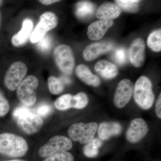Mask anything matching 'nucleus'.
Returning <instances> with one entry per match:
<instances>
[{
    "mask_svg": "<svg viewBox=\"0 0 161 161\" xmlns=\"http://www.w3.org/2000/svg\"><path fill=\"white\" fill-rule=\"evenodd\" d=\"M26 140L22 136L4 132L0 134V154L11 158H19L25 155L28 150Z\"/></svg>",
    "mask_w": 161,
    "mask_h": 161,
    "instance_id": "obj_1",
    "label": "nucleus"
},
{
    "mask_svg": "<svg viewBox=\"0 0 161 161\" xmlns=\"http://www.w3.org/2000/svg\"><path fill=\"white\" fill-rule=\"evenodd\" d=\"M133 94L136 102L143 109H149L153 105L155 95L153 91L152 82L146 76H141L136 80Z\"/></svg>",
    "mask_w": 161,
    "mask_h": 161,
    "instance_id": "obj_2",
    "label": "nucleus"
},
{
    "mask_svg": "<svg viewBox=\"0 0 161 161\" xmlns=\"http://www.w3.org/2000/svg\"><path fill=\"white\" fill-rule=\"evenodd\" d=\"M39 84L38 78L32 75L27 76L22 80L17 88L18 98L22 103L28 107L35 104Z\"/></svg>",
    "mask_w": 161,
    "mask_h": 161,
    "instance_id": "obj_3",
    "label": "nucleus"
},
{
    "mask_svg": "<svg viewBox=\"0 0 161 161\" xmlns=\"http://www.w3.org/2000/svg\"><path fill=\"white\" fill-rule=\"evenodd\" d=\"M98 127V124L95 122L73 124L69 129V135L75 142L87 144L94 139Z\"/></svg>",
    "mask_w": 161,
    "mask_h": 161,
    "instance_id": "obj_4",
    "label": "nucleus"
},
{
    "mask_svg": "<svg viewBox=\"0 0 161 161\" xmlns=\"http://www.w3.org/2000/svg\"><path fill=\"white\" fill-rule=\"evenodd\" d=\"M53 54L55 62L59 69L65 75H71L75 65L71 48L66 44H60L55 48Z\"/></svg>",
    "mask_w": 161,
    "mask_h": 161,
    "instance_id": "obj_5",
    "label": "nucleus"
},
{
    "mask_svg": "<svg viewBox=\"0 0 161 161\" xmlns=\"http://www.w3.org/2000/svg\"><path fill=\"white\" fill-rule=\"evenodd\" d=\"M72 147L73 143L69 138L63 136H56L40 147L38 153L41 157L46 158L57 153L69 151Z\"/></svg>",
    "mask_w": 161,
    "mask_h": 161,
    "instance_id": "obj_6",
    "label": "nucleus"
},
{
    "mask_svg": "<svg viewBox=\"0 0 161 161\" xmlns=\"http://www.w3.org/2000/svg\"><path fill=\"white\" fill-rule=\"evenodd\" d=\"M58 23V17L54 13L46 12L43 13L40 16V22L31 35V42L38 43L47 32L55 28Z\"/></svg>",
    "mask_w": 161,
    "mask_h": 161,
    "instance_id": "obj_7",
    "label": "nucleus"
},
{
    "mask_svg": "<svg viewBox=\"0 0 161 161\" xmlns=\"http://www.w3.org/2000/svg\"><path fill=\"white\" fill-rule=\"evenodd\" d=\"M27 72V67L23 62L17 61L13 63L4 77L5 86L9 91H15L24 79Z\"/></svg>",
    "mask_w": 161,
    "mask_h": 161,
    "instance_id": "obj_8",
    "label": "nucleus"
},
{
    "mask_svg": "<svg viewBox=\"0 0 161 161\" xmlns=\"http://www.w3.org/2000/svg\"><path fill=\"white\" fill-rule=\"evenodd\" d=\"M134 85L131 80L124 79L119 81L114 95V104L116 108H122L129 103L132 97Z\"/></svg>",
    "mask_w": 161,
    "mask_h": 161,
    "instance_id": "obj_9",
    "label": "nucleus"
},
{
    "mask_svg": "<svg viewBox=\"0 0 161 161\" xmlns=\"http://www.w3.org/2000/svg\"><path fill=\"white\" fill-rule=\"evenodd\" d=\"M16 122L21 129L29 135L39 132L43 125V118L31 111L16 119Z\"/></svg>",
    "mask_w": 161,
    "mask_h": 161,
    "instance_id": "obj_10",
    "label": "nucleus"
},
{
    "mask_svg": "<svg viewBox=\"0 0 161 161\" xmlns=\"http://www.w3.org/2000/svg\"><path fill=\"white\" fill-rule=\"evenodd\" d=\"M149 131L148 125L146 121L141 118L133 119L127 131V140L132 143H136L147 135Z\"/></svg>",
    "mask_w": 161,
    "mask_h": 161,
    "instance_id": "obj_11",
    "label": "nucleus"
},
{
    "mask_svg": "<svg viewBox=\"0 0 161 161\" xmlns=\"http://www.w3.org/2000/svg\"><path fill=\"white\" fill-rule=\"evenodd\" d=\"M129 58L133 66H142L145 59V43L142 38H137L132 42L129 49Z\"/></svg>",
    "mask_w": 161,
    "mask_h": 161,
    "instance_id": "obj_12",
    "label": "nucleus"
},
{
    "mask_svg": "<svg viewBox=\"0 0 161 161\" xmlns=\"http://www.w3.org/2000/svg\"><path fill=\"white\" fill-rule=\"evenodd\" d=\"M113 47V44L110 42L92 43L87 46L84 50V58L87 61L94 60L100 55L110 51Z\"/></svg>",
    "mask_w": 161,
    "mask_h": 161,
    "instance_id": "obj_13",
    "label": "nucleus"
},
{
    "mask_svg": "<svg viewBox=\"0 0 161 161\" xmlns=\"http://www.w3.org/2000/svg\"><path fill=\"white\" fill-rule=\"evenodd\" d=\"M113 23L112 20H100L92 23L88 28V36L91 40H100Z\"/></svg>",
    "mask_w": 161,
    "mask_h": 161,
    "instance_id": "obj_14",
    "label": "nucleus"
},
{
    "mask_svg": "<svg viewBox=\"0 0 161 161\" xmlns=\"http://www.w3.org/2000/svg\"><path fill=\"white\" fill-rule=\"evenodd\" d=\"M33 27V23L31 20L26 19L23 20L22 29L12 38L13 45L15 47L24 45L30 38Z\"/></svg>",
    "mask_w": 161,
    "mask_h": 161,
    "instance_id": "obj_15",
    "label": "nucleus"
},
{
    "mask_svg": "<svg viewBox=\"0 0 161 161\" xmlns=\"http://www.w3.org/2000/svg\"><path fill=\"white\" fill-rule=\"evenodd\" d=\"M121 130L120 124L115 122L102 123L98 127V136L103 140H107L112 136L119 135Z\"/></svg>",
    "mask_w": 161,
    "mask_h": 161,
    "instance_id": "obj_16",
    "label": "nucleus"
},
{
    "mask_svg": "<svg viewBox=\"0 0 161 161\" xmlns=\"http://www.w3.org/2000/svg\"><path fill=\"white\" fill-rule=\"evenodd\" d=\"M120 8L116 4L107 3L102 4L97 9L96 17L100 20H112L120 14Z\"/></svg>",
    "mask_w": 161,
    "mask_h": 161,
    "instance_id": "obj_17",
    "label": "nucleus"
},
{
    "mask_svg": "<svg viewBox=\"0 0 161 161\" xmlns=\"http://www.w3.org/2000/svg\"><path fill=\"white\" fill-rule=\"evenodd\" d=\"M95 71L104 78L111 79L115 78L118 74L117 67L114 64L106 60H100L95 64Z\"/></svg>",
    "mask_w": 161,
    "mask_h": 161,
    "instance_id": "obj_18",
    "label": "nucleus"
},
{
    "mask_svg": "<svg viewBox=\"0 0 161 161\" xmlns=\"http://www.w3.org/2000/svg\"><path fill=\"white\" fill-rule=\"evenodd\" d=\"M76 74L80 80L88 85L97 87L100 85L99 78L92 74L89 68L84 64H79L77 67Z\"/></svg>",
    "mask_w": 161,
    "mask_h": 161,
    "instance_id": "obj_19",
    "label": "nucleus"
},
{
    "mask_svg": "<svg viewBox=\"0 0 161 161\" xmlns=\"http://www.w3.org/2000/svg\"><path fill=\"white\" fill-rule=\"evenodd\" d=\"M95 9V6L91 2H79L76 5V14L80 19H86L92 15Z\"/></svg>",
    "mask_w": 161,
    "mask_h": 161,
    "instance_id": "obj_20",
    "label": "nucleus"
},
{
    "mask_svg": "<svg viewBox=\"0 0 161 161\" xmlns=\"http://www.w3.org/2000/svg\"><path fill=\"white\" fill-rule=\"evenodd\" d=\"M102 143L97 138L93 139L91 142L87 143L83 149L84 155L89 158H94L98 155L99 149Z\"/></svg>",
    "mask_w": 161,
    "mask_h": 161,
    "instance_id": "obj_21",
    "label": "nucleus"
},
{
    "mask_svg": "<svg viewBox=\"0 0 161 161\" xmlns=\"http://www.w3.org/2000/svg\"><path fill=\"white\" fill-rule=\"evenodd\" d=\"M148 46L155 52H158L161 50V30H157L152 32L147 40Z\"/></svg>",
    "mask_w": 161,
    "mask_h": 161,
    "instance_id": "obj_22",
    "label": "nucleus"
},
{
    "mask_svg": "<svg viewBox=\"0 0 161 161\" xmlns=\"http://www.w3.org/2000/svg\"><path fill=\"white\" fill-rule=\"evenodd\" d=\"M89 98L87 95L84 92H80L77 95L72 96L71 108L82 109L88 104Z\"/></svg>",
    "mask_w": 161,
    "mask_h": 161,
    "instance_id": "obj_23",
    "label": "nucleus"
},
{
    "mask_svg": "<svg viewBox=\"0 0 161 161\" xmlns=\"http://www.w3.org/2000/svg\"><path fill=\"white\" fill-rule=\"evenodd\" d=\"M47 84L50 92L53 95H59L64 91V84L59 78L54 76L50 77L47 80Z\"/></svg>",
    "mask_w": 161,
    "mask_h": 161,
    "instance_id": "obj_24",
    "label": "nucleus"
},
{
    "mask_svg": "<svg viewBox=\"0 0 161 161\" xmlns=\"http://www.w3.org/2000/svg\"><path fill=\"white\" fill-rule=\"evenodd\" d=\"M137 0H116L115 3L119 8L130 12H136L138 10V3Z\"/></svg>",
    "mask_w": 161,
    "mask_h": 161,
    "instance_id": "obj_25",
    "label": "nucleus"
},
{
    "mask_svg": "<svg viewBox=\"0 0 161 161\" xmlns=\"http://www.w3.org/2000/svg\"><path fill=\"white\" fill-rule=\"evenodd\" d=\"M72 96L70 94H65L59 97L54 103L56 108L60 111L70 108Z\"/></svg>",
    "mask_w": 161,
    "mask_h": 161,
    "instance_id": "obj_26",
    "label": "nucleus"
},
{
    "mask_svg": "<svg viewBox=\"0 0 161 161\" xmlns=\"http://www.w3.org/2000/svg\"><path fill=\"white\" fill-rule=\"evenodd\" d=\"M43 161H74V158L70 153L64 151L57 153Z\"/></svg>",
    "mask_w": 161,
    "mask_h": 161,
    "instance_id": "obj_27",
    "label": "nucleus"
},
{
    "mask_svg": "<svg viewBox=\"0 0 161 161\" xmlns=\"http://www.w3.org/2000/svg\"><path fill=\"white\" fill-rule=\"evenodd\" d=\"M114 60L119 65H123L127 60V53L123 47H119L114 52L113 54Z\"/></svg>",
    "mask_w": 161,
    "mask_h": 161,
    "instance_id": "obj_28",
    "label": "nucleus"
},
{
    "mask_svg": "<svg viewBox=\"0 0 161 161\" xmlns=\"http://www.w3.org/2000/svg\"><path fill=\"white\" fill-rule=\"evenodd\" d=\"M52 39L49 36L45 35L39 42H38V48L43 53L49 51L52 47Z\"/></svg>",
    "mask_w": 161,
    "mask_h": 161,
    "instance_id": "obj_29",
    "label": "nucleus"
},
{
    "mask_svg": "<svg viewBox=\"0 0 161 161\" xmlns=\"http://www.w3.org/2000/svg\"><path fill=\"white\" fill-rule=\"evenodd\" d=\"M9 110V102L6 97L0 92V117L7 115Z\"/></svg>",
    "mask_w": 161,
    "mask_h": 161,
    "instance_id": "obj_30",
    "label": "nucleus"
},
{
    "mask_svg": "<svg viewBox=\"0 0 161 161\" xmlns=\"http://www.w3.org/2000/svg\"><path fill=\"white\" fill-rule=\"evenodd\" d=\"M52 108L51 106L47 104H43L38 107L37 112V115L41 117H46L51 113Z\"/></svg>",
    "mask_w": 161,
    "mask_h": 161,
    "instance_id": "obj_31",
    "label": "nucleus"
},
{
    "mask_svg": "<svg viewBox=\"0 0 161 161\" xmlns=\"http://www.w3.org/2000/svg\"><path fill=\"white\" fill-rule=\"evenodd\" d=\"M30 112V110L25 107H20L16 108L13 112V116L16 119L21 118L26 113Z\"/></svg>",
    "mask_w": 161,
    "mask_h": 161,
    "instance_id": "obj_32",
    "label": "nucleus"
},
{
    "mask_svg": "<svg viewBox=\"0 0 161 161\" xmlns=\"http://www.w3.org/2000/svg\"><path fill=\"white\" fill-rule=\"evenodd\" d=\"M155 113L157 116L161 119V94H160L156 100L155 105Z\"/></svg>",
    "mask_w": 161,
    "mask_h": 161,
    "instance_id": "obj_33",
    "label": "nucleus"
},
{
    "mask_svg": "<svg viewBox=\"0 0 161 161\" xmlns=\"http://www.w3.org/2000/svg\"><path fill=\"white\" fill-rule=\"evenodd\" d=\"M39 2L43 5L48 6V5H51L53 3L60 2V1H58V0H40V1H39Z\"/></svg>",
    "mask_w": 161,
    "mask_h": 161,
    "instance_id": "obj_34",
    "label": "nucleus"
},
{
    "mask_svg": "<svg viewBox=\"0 0 161 161\" xmlns=\"http://www.w3.org/2000/svg\"><path fill=\"white\" fill-rule=\"evenodd\" d=\"M59 79H60V80H61V82H62L63 84H69L70 83V79L69 78H68V77L64 76V77H62V78H59Z\"/></svg>",
    "mask_w": 161,
    "mask_h": 161,
    "instance_id": "obj_35",
    "label": "nucleus"
},
{
    "mask_svg": "<svg viewBox=\"0 0 161 161\" xmlns=\"http://www.w3.org/2000/svg\"><path fill=\"white\" fill-rule=\"evenodd\" d=\"M3 161H25L23 160L14 159V160H10Z\"/></svg>",
    "mask_w": 161,
    "mask_h": 161,
    "instance_id": "obj_36",
    "label": "nucleus"
},
{
    "mask_svg": "<svg viewBox=\"0 0 161 161\" xmlns=\"http://www.w3.org/2000/svg\"><path fill=\"white\" fill-rule=\"evenodd\" d=\"M1 23H2V14L0 11V28H1Z\"/></svg>",
    "mask_w": 161,
    "mask_h": 161,
    "instance_id": "obj_37",
    "label": "nucleus"
},
{
    "mask_svg": "<svg viewBox=\"0 0 161 161\" xmlns=\"http://www.w3.org/2000/svg\"><path fill=\"white\" fill-rule=\"evenodd\" d=\"M3 1H1V0H0V6H2V5H3Z\"/></svg>",
    "mask_w": 161,
    "mask_h": 161,
    "instance_id": "obj_38",
    "label": "nucleus"
}]
</instances>
